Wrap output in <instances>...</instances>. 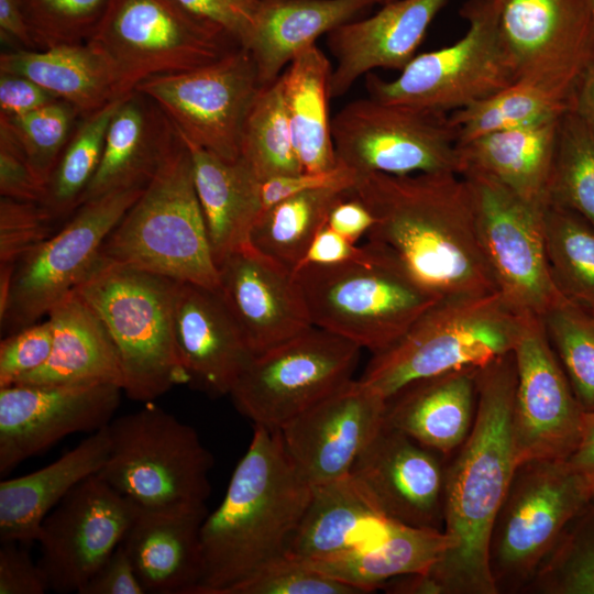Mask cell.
I'll return each mask as SVG.
<instances>
[{
	"label": "cell",
	"instance_id": "6da1fadb",
	"mask_svg": "<svg viewBox=\"0 0 594 594\" xmlns=\"http://www.w3.org/2000/svg\"><path fill=\"white\" fill-rule=\"evenodd\" d=\"M516 385L514 351L479 369L471 431L446 463L443 531L452 547L429 571L419 573L421 594H497L488 544L517 468Z\"/></svg>",
	"mask_w": 594,
	"mask_h": 594
},
{
	"label": "cell",
	"instance_id": "7a4b0ae2",
	"mask_svg": "<svg viewBox=\"0 0 594 594\" xmlns=\"http://www.w3.org/2000/svg\"><path fill=\"white\" fill-rule=\"evenodd\" d=\"M375 222L367 243L437 298L497 292L483 255L474 201L457 173L360 175L351 191Z\"/></svg>",
	"mask_w": 594,
	"mask_h": 594
},
{
	"label": "cell",
	"instance_id": "3957f363",
	"mask_svg": "<svg viewBox=\"0 0 594 594\" xmlns=\"http://www.w3.org/2000/svg\"><path fill=\"white\" fill-rule=\"evenodd\" d=\"M311 492L279 430L254 425L223 499L202 522V573L195 594H228L285 556Z\"/></svg>",
	"mask_w": 594,
	"mask_h": 594
},
{
	"label": "cell",
	"instance_id": "277c9868",
	"mask_svg": "<svg viewBox=\"0 0 594 594\" xmlns=\"http://www.w3.org/2000/svg\"><path fill=\"white\" fill-rule=\"evenodd\" d=\"M96 264L129 266L218 289L219 271L190 152L177 132L156 174L105 240Z\"/></svg>",
	"mask_w": 594,
	"mask_h": 594
},
{
	"label": "cell",
	"instance_id": "5b68a950",
	"mask_svg": "<svg viewBox=\"0 0 594 594\" xmlns=\"http://www.w3.org/2000/svg\"><path fill=\"white\" fill-rule=\"evenodd\" d=\"M529 317L498 292L439 299L359 380L387 399L413 381L484 366L514 351Z\"/></svg>",
	"mask_w": 594,
	"mask_h": 594
},
{
	"label": "cell",
	"instance_id": "8992f818",
	"mask_svg": "<svg viewBox=\"0 0 594 594\" xmlns=\"http://www.w3.org/2000/svg\"><path fill=\"white\" fill-rule=\"evenodd\" d=\"M177 284L129 266L96 264L75 288L105 324L120 361L123 393L133 400L151 403L187 383L173 329Z\"/></svg>",
	"mask_w": 594,
	"mask_h": 594
},
{
	"label": "cell",
	"instance_id": "52a82bcc",
	"mask_svg": "<svg viewBox=\"0 0 594 594\" xmlns=\"http://www.w3.org/2000/svg\"><path fill=\"white\" fill-rule=\"evenodd\" d=\"M369 245L373 255L366 261L309 265L293 273L312 326L374 354L397 341L439 298Z\"/></svg>",
	"mask_w": 594,
	"mask_h": 594
},
{
	"label": "cell",
	"instance_id": "ba28073f",
	"mask_svg": "<svg viewBox=\"0 0 594 594\" xmlns=\"http://www.w3.org/2000/svg\"><path fill=\"white\" fill-rule=\"evenodd\" d=\"M107 428L109 452L97 474L119 493L148 509L205 504L213 457L191 426L150 404Z\"/></svg>",
	"mask_w": 594,
	"mask_h": 594
},
{
	"label": "cell",
	"instance_id": "9c48e42d",
	"mask_svg": "<svg viewBox=\"0 0 594 594\" xmlns=\"http://www.w3.org/2000/svg\"><path fill=\"white\" fill-rule=\"evenodd\" d=\"M86 44L107 65L119 97L150 77L204 66L240 46L177 0H108Z\"/></svg>",
	"mask_w": 594,
	"mask_h": 594
},
{
	"label": "cell",
	"instance_id": "30bf717a",
	"mask_svg": "<svg viewBox=\"0 0 594 594\" xmlns=\"http://www.w3.org/2000/svg\"><path fill=\"white\" fill-rule=\"evenodd\" d=\"M591 496L566 460L517 465L495 518L488 568L497 594L524 593Z\"/></svg>",
	"mask_w": 594,
	"mask_h": 594
},
{
	"label": "cell",
	"instance_id": "8fae6325",
	"mask_svg": "<svg viewBox=\"0 0 594 594\" xmlns=\"http://www.w3.org/2000/svg\"><path fill=\"white\" fill-rule=\"evenodd\" d=\"M499 0H468L466 33L451 45L416 55L399 75L365 76L369 97L450 114L516 81L498 32Z\"/></svg>",
	"mask_w": 594,
	"mask_h": 594
},
{
	"label": "cell",
	"instance_id": "7c38bea8",
	"mask_svg": "<svg viewBox=\"0 0 594 594\" xmlns=\"http://www.w3.org/2000/svg\"><path fill=\"white\" fill-rule=\"evenodd\" d=\"M361 350L312 326L254 354L229 396L254 425L279 429L351 381Z\"/></svg>",
	"mask_w": 594,
	"mask_h": 594
},
{
	"label": "cell",
	"instance_id": "4fadbf2b",
	"mask_svg": "<svg viewBox=\"0 0 594 594\" xmlns=\"http://www.w3.org/2000/svg\"><path fill=\"white\" fill-rule=\"evenodd\" d=\"M338 162L370 173L460 174L457 131L449 114L360 98L331 118Z\"/></svg>",
	"mask_w": 594,
	"mask_h": 594
},
{
	"label": "cell",
	"instance_id": "5bb4252c",
	"mask_svg": "<svg viewBox=\"0 0 594 594\" xmlns=\"http://www.w3.org/2000/svg\"><path fill=\"white\" fill-rule=\"evenodd\" d=\"M144 188L84 201L61 229L18 261L0 308L4 336L37 322L91 273L105 240Z\"/></svg>",
	"mask_w": 594,
	"mask_h": 594
},
{
	"label": "cell",
	"instance_id": "9a60e30c",
	"mask_svg": "<svg viewBox=\"0 0 594 594\" xmlns=\"http://www.w3.org/2000/svg\"><path fill=\"white\" fill-rule=\"evenodd\" d=\"M471 188L480 245L497 292L518 312L542 317L566 299L547 258L543 212L496 179L462 174Z\"/></svg>",
	"mask_w": 594,
	"mask_h": 594
},
{
	"label": "cell",
	"instance_id": "2e32d148",
	"mask_svg": "<svg viewBox=\"0 0 594 594\" xmlns=\"http://www.w3.org/2000/svg\"><path fill=\"white\" fill-rule=\"evenodd\" d=\"M260 87L250 51L237 46L204 66L150 77L135 91L160 107L183 140L237 161L243 123Z\"/></svg>",
	"mask_w": 594,
	"mask_h": 594
},
{
	"label": "cell",
	"instance_id": "e0dca14e",
	"mask_svg": "<svg viewBox=\"0 0 594 594\" xmlns=\"http://www.w3.org/2000/svg\"><path fill=\"white\" fill-rule=\"evenodd\" d=\"M138 505L98 474L76 485L44 518L36 542L48 590L80 593L122 542Z\"/></svg>",
	"mask_w": 594,
	"mask_h": 594
},
{
	"label": "cell",
	"instance_id": "ac0fdd59",
	"mask_svg": "<svg viewBox=\"0 0 594 594\" xmlns=\"http://www.w3.org/2000/svg\"><path fill=\"white\" fill-rule=\"evenodd\" d=\"M498 32L516 81L574 95L594 58L590 0H499Z\"/></svg>",
	"mask_w": 594,
	"mask_h": 594
},
{
	"label": "cell",
	"instance_id": "d6986e66",
	"mask_svg": "<svg viewBox=\"0 0 594 594\" xmlns=\"http://www.w3.org/2000/svg\"><path fill=\"white\" fill-rule=\"evenodd\" d=\"M514 354L517 367L513 409L516 463L566 460L581 439L585 411L572 391L540 317L528 318Z\"/></svg>",
	"mask_w": 594,
	"mask_h": 594
},
{
	"label": "cell",
	"instance_id": "ffe728a7",
	"mask_svg": "<svg viewBox=\"0 0 594 594\" xmlns=\"http://www.w3.org/2000/svg\"><path fill=\"white\" fill-rule=\"evenodd\" d=\"M122 393L109 383L0 387V475L69 435L108 426Z\"/></svg>",
	"mask_w": 594,
	"mask_h": 594
},
{
	"label": "cell",
	"instance_id": "44dd1931",
	"mask_svg": "<svg viewBox=\"0 0 594 594\" xmlns=\"http://www.w3.org/2000/svg\"><path fill=\"white\" fill-rule=\"evenodd\" d=\"M446 458L384 422L349 475L387 519L443 530Z\"/></svg>",
	"mask_w": 594,
	"mask_h": 594
},
{
	"label": "cell",
	"instance_id": "7402d4cb",
	"mask_svg": "<svg viewBox=\"0 0 594 594\" xmlns=\"http://www.w3.org/2000/svg\"><path fill=\"white\" fill-rule=\"evenodd\" d=\"M386 399L351 380L278 430L304 479L320 485L346 476L384 425Z\"/></svg>",
	"mask_w": 594,
	"mask_h": 594
},
{
	"label": "cell",
	"instance_id": "603a6c76",
	"mask_svg": "<svg viewBox=\"0 0 594 594\" xmlns=\"http://www.w3.org/2000/svg\"><path fill=\"white\" fill-rule=\"evenodd\" d=\"M218 271L217 290L253 354L312 327L294 273L252 244L224 257Z\"/></svg>",
	"mask_w": 594,
	"mask_h": 594
},
{
	"label": "cell",
	"instance_id": "cb8c5ba5",
	"mask_svg": "<svg viewBox=\"0 0 594 594\" xmlns=\"http://www.w3.org/2000/svg\"><path fill=\"white\" fill-rule=\"evenodd\" d=\"M173 329L187 383L229 395L254 354L218 290L178 282Z\"/></svg>",
	"mask_w": 594,
	"mask_h": 594
},
{
	"label": "cell",
	"instance_id": "d4e9b609",
	"mask_svg": "<svg viewBox=\"0 0 594 594\" xmlns=\"http://www.w3.org/2000/svg\"><path fill=\"white\" fill-rule=\"evenodd\" d=\"M446 1L396 0L327 34L334 57L331 98L344 96L359 78L374 69L402 70L416 56Z\"/></svg>",
	"mask_w": 594,
	"mask_h": 594
},
{
	"label": "cell",
	"instance_id": "484cf974",
	"mask_svg": "<svg viewBox=\"0 0 594 594\" xmlns=\"http://www.w3.org/2000/svg\"><path fill=\"white\" fill-rule=\"evenodd\" d=\"M206 505L138 506L122 540L146 593L195 594L202 573L200 530Z\"/></svg>",
	"mask_w": 594,
	"mask_h": 594
},
{
	"label": "cell",
	"instance_id": "4316f807",
	"mask_svg": "<svg viewBox=\"0 0 594 594\" xmlns=\"http://www.w3.org/2000/svg\"><path fill=\"white\" fill-rule=\"evenodd\" d=\"M479 369L463 367L406 384L386 399L384 422L450 457L474 421Z\"/></svg>",
	"mask_w": 594,
	"mask_h": 594
},
{
	"label": "cell",
	"instance_id": "83f0119b",
	"mask_svg": "<svg viewBox=\"0 0 594 594\" xmlns=\"http://www.w3.org/2000/svg\"><path fill=\"white\" fill-rule=\"evenodd\" d=\"M176 131L145 95L132 91L116 109L106 133L99 166L82 201L132 187H145L167 156Z\"/></svg>",
	"mask_w": 594,
	"mask_h": 594
},
{
	"label": "cell",
	"instance_id": "f1b7e54d",
	"mask_svg": "<svg viewBox=\"0 0 594 594\" xmlns=\"http://www.w3.org/2000/svg\"><path fill=\"white\" fill-rule=\"evenodd\" d=\"M108 452L106 426L46 466L1 481V542L36 541L44 518L76 485L101 470Z\"/></svg>",
	"mask_w": 594,
	"mask_h": 594
},
{
	"label": "cell",
	"instance_id": "f546056e",
	"mask_svg": "<svg viewBox=\"0 0 594 594\" xmlns=\"http://www.w3.org/2000/svg\"><path fill=\"white\" fill-rule=\"evenodd\" d=\"M394 522L378 512L348 474L312 486L286 554L308 561L367 548L382 540Z\"/></svg>",
	"mask_w": 594,
	"mask_h": 594
},
{
	"label": "cell",
	"instance_id": "4dcf8cb0",
	"mask_svg": "<svg viewBox=\"0 0 594 594\" xmlns=\"http://www.w3.org/2000/svg\"><path fill=\"white\" fill-rule=\"evenodd\" d=\"M47 317L53 329L51 354L44 365L15 384L109 383L122 388L114 344L98 315L75 289Z\"/></svg>",
	"mask_w": 594,
	"mask_h": 594
},
{
	"label": "cell",
	"instance_id": "1f68e13d",
	"mask_svg": "<svg viewBox=\"0 0 594 594\" xmlns=\"http://www.w3.org/2000/svg\"><path fill=\"white\" fill-rule=\"evenodd\" d=\"M183 141L190 152L194 183L218 266L229 254L252 244L251 233L262 213L261 182L242 160H224Z\"/></svg>",
	"mask_w": 594,
	"mask_h": 594
},
{
	"label": "cell",
	"instance_id": "d6a6232c",
	"mask_svg": "<svg viewBox=\"0 0 594 594\" xmlns=\"http://www.w3.org/2000/svg\"><path fill=\"white\" fill-rule=\"evenodd\" d=\"M377 4L375 0H266L245 48L261 86L276 80L293 58L342 24Z\"/></svg>",
	"mask_w": 594,
	"mask_h": 594
},
{
	"label": "cell",
	"instance_id": "836d02e7",
	"mask_svg": "<svg viewBox=\"0 0 594 594\" xmlns=\"http://www.w3.org/2000/svg\"><path fill=\"white\" fill-rule=\"evenodd\" d=\"M559 122L493 132L459 143L460 175L485 174L522 199L547 205Z\"/></svg>",
	"mask_w": 594,
	"mask_h": 594
},
{
	"label": "cell",
	"instance_id": "e575fe53",
	"mask_svg": "<svg viewBox=\"0 0 594 594\" xmlns=\"http://www.w3.org/2000/svg\"><path fill=\"white\" fill-rule=\"evenodd\" d=\"M451 547L443 530L394 522L382 540L367 548L300 561L365 594L395 578L429 571Z\"/></svg>",
	"mask_w": 594,
	"mask_h": 594
},
{
	"label": "cell",
	"instance_id": "d590c367",
	"mask_svg": "<svg viewBox=\"0 0 594 594\" xmlns=\"http://www.w3.org/2000/svg\"><path fill=\"white\" fill-rule=\"evenodd\" d=\"M0 73L26 77L81 118L119 98L107 65L86 43L2 52Z\"/></svg>",
	"mask_w": 594,
	"mask_h": 594
},
{
	"label": "cell",
	"instance_id": "8d00e7d4",
	"mask_svg": "<svg viewBox=\"0 0 594 594\" xmlns=\"http://www.w3.org/2000/svg\"><path fill=\"white\" fill-rule=\"evenodd\" d=\"M332 68L314 44L300 51L280 74L293 139L305 172H323L338 164L329 114Z\"/></svg>",
	"mask_w": 594,
	"mask_h": 594
},
{
	"label": "cell",
	"instance_id": "74e56055",
	"mask_svg": "<svg viewBox=\"0 0 594 594\" xmlns=\"http://www.w3.org/2000/svg\"><path fill=\"white\" fill-rule=\"evenodd\" d=\"M573 95L544 84L518 80L498 92L449 114L458 144L493 132L560 120Z\"/></svg>",
	"mask_w": 594,
	"mask_h": 594
},
{
	"label": "cell",
	"instance_id": "f35d334b",
	"mask_svg": "<svg viewBox=\"0 0 594 594\" xmlns=\"http://www.w3.org/2000/svg\"><path fill=\"white\" fill-rule=\"evenodd\" d=\"M351 190L333 188L288 197L261 213L252 233V245L294 272L318 231L327 223L333 205Z\"/></svg>",
	"mask_w": 594,
	"mask_h": 594
},
{
	"label": "cell",
	"instance_id": "ab89813d",
	"mask_svg": "<svg viewBox=\"0 0 594 594\" xmlns=\"http://www.w3.org/2000/svg\"><path fill=\"white\" fill-rule=\"evenodd\" d=\"M239 158L260 182L304 172L293 139L280 76L261 86L254 97L243 123Z\"/></svg>",
	"mask_w": 594,
	"mask_h": 594
},
{
	"label": "cell",
	"instance_id": "60d3db41",
	"mask_svg": "<svg viewBox=\"0 0 594 594\" xmlns=\"http://www.w3.org/2000/svg\"><path fill=\"white\" fill-rule=\"evenodd\" d=\"M547 258L559 290L594 309V228L576 212L548 204L543 212Z\"/></svg>",
	"mask_w": 594,
	"mask_h": 594
},
{
	"label": "cell",
	"instance_id": "b9f144b4",
	"mask_svg": "<svg viewBox=\"0 0 594 594\" xmlns=\"http://www.w3.org/2000/svg\"><path fill=\"white\" fill-rule=\"evenodd\" d=\"M123 97L82 118L67 142L40 202L55 220L74 213L81 205L99 166L109 122Z\"/></svg>",
	"mask_w": 594,
	"mask_h": 594
},
{
	"label": "cell",
	"instance_id": "7bdbcfd3",
	"mask_svg": "<svg viewBox=\"0 0 594 594\" xmlns=\"http://www.w3.org/2000/svg\"><path fill=\"white\" fill-rule=\"evenodd\" d=\"M548 204L576 212L594 228V132L571 109L559 122Z\"/></svg>",
	"mask_w": 594,
	"mask_h": 594
},
{
	"label": "cell",
	"instance_id": "ee69618b",
	"mask_svg": "<svg viewBox=\"0 0 594 594\" xmlns=\"http://www.w3.org/2000/svg\"><path fill=\"white\" fill-rule=\"evenodd\" d=\"M541 320L580 406L594 411V316L566 298Z\"/></svg>",
	"mask_w": 594,
	"mask_h": 594
},
{
	"label": "cell",
	"instance_id": "f6af8a7d",
	"mask_svg": "<svg viewBox=\"0 0 594 594\" xmlns=\"http://www.w3.org/2000/svg\"><path fill=\"white\" fill-rule=\"evenodd\" d=\"M526 593L594 594V498L571 521Z\"/></svg>",
	"mask_w": 594,
	"mask_h": 594
},
{
	"label": "cell",
	"instance_id": "bcb514c9",
	"mask_svg": "<svg viewBox=\"0 0 594 594\" xmlns=\"http://www.w3.org/2000/svg\"><path fill=\"white\" fill-rule=\"evenodd\" d=\"M77 116L79 112L70 103L57 99L23 116L0 117V127L18 142L46 185L74 132Z\"/></svg>",
	"mask_w": 594,
	"mask_h": 594
},
{
	"label": "cell",
	"instance_id": "7dc6e473",
	"mask_svg": "<svg viewBox=\"0 0 594 594\" xmlns=\"http://www.w3.org/2000/svg\"><path fill=\"white\" fill-rule=\"evenodd\" d=\"M108 0H20L36 48L86 43Z\"/></svg>",
	"mask_w": 594,
	"mask_h": 594
},
{
	"label": "cell",
	"instance_id": "c3c4849f",
	"mask_svg": "<svg viewBox=\"0 0 594 594\" xmlns=\"http://www.w3.org/2000/svg\"><path fill=\"white\" fill-rule=\"evenodd\" d=\"M228 594H364L287 554L233 586Z\"/></svg>",
	"mask_w": 594,
	"mask_h": 594
},
{
	"label": "cell",
	"instance_id": "681fc988",
	"mask_svg": "<svg viewBox=\"0 0 594 594\" xmlns=\"http://www.w3.org/2000/svg\"><path fill=\"white\" fill-rule=\"evenodd\" d=\"M51 213L35 201L0 199V265H15L26 253L50 238Z\"/></svg>",
	"mask_w": 594,
	"mask_h": 594
},
{
	"label": "cell",
	"instance_id": "f907efd6",
	"mask_svg": "<svg viewBox=\"0 0 594 594\" xmlns=\"http://www.w3.org/2000/svg\"><path fill=\"white\" fill-rule=\"evenodd\" d=\"M53 329L47 319L6 336L0 343V387L18 383L47 361Z\"/></svg>",
	"mask_w": 594,
	"mask_h": 594
},
{
	"label": "cell",
	"instance_id": "816d5d0a",
	"mask_svg": "<svg viewBox=\"0 0 594 594\" xmlns=\"http://www.w3.org/2000/svg\"><path fill=\"white\" fill-rule=\"evenodd\" d=\"M358 179L359 175L353 169L338 162L328 170H304L263 180L260 185L262 213L279 201L305 191L327 188L352 190Z\"/></svg>",
	"mask_w": 594,
	"mask_h": 594
},
{
	"label": "cell",
	"instance_id": "f5cc1de1",
	"mask_svg": "<svg viewBox=\"0 0 594 594\" xmlns=\"http://www.w3.org/2000/svg\"><path fill=\"white\" fill-rule=\"evenodd\" d=\"M45 183L37 176L13 136L0 127V195L42 202Z\"/></svg>",
	"mask_w": 594,
	"mask_h": 594
},
{
	"label": "cell",
	"instance_id": "db71d44e",
	"mask_svg": "<svg viewBox=\"0 0 594 594\" xmlns=\"http://www.w3.org/2000/svg\"><path fill=\"white\" fill-rule=\"evenodd\" d=\"M200 18L222 29L238 45L246 47L257 14L266 0H177Z\"/></svg>",
	"mask_w": 594,
	"mask_h": 594
},
{
	"label": "cell",
	"instance_id": "11a10c76",
	"mask_svg": "<svg viewBox=\"0 0 594 594\" xmlns=\"http://www.w3.org/2000/svg\"><path fill=\"white\" fill-rule=\"evenodd\" d=\"M25 544L1 542L0 594H43L48 590L45 576Z\"/></svg>",
	"mask_w": 594,
	"mask_h": 594
},
{
	"label": "cell",
	"instance_id": "9f6ffc18",
	"mask_svg": "<svg viewBox=\"0 0 594 594\" xmlns=\"http://www.w3.org/2000/svg\"><path fill=\"white\" fill-rule=\"evenodd\" d=\"M79 594H146L122 542L96 570Z\"/></svg>",
	"mask_w": 594,
	"mask_h": 594
},
{
	"label": "cell",
	"instance_id": "6f0895ef",
	"mask_svg": "<svg viewBox=\"0 0 594 594\" xmlns=\"http://www.w3.org/2000/svg\"><path fill=\"white\" fill-rule=\"evenodd\" d=\"M372 255L373 250L367 243L359 245L356 242L336 232L326 223L315 235L296 270L309 265L329 266L363 262L371 258Z\"/></svg>",
	"mask_w": 594,
	"mask_h": 594
},
{
	"label": "cell",
	"instance_id": "680465c9",
	"mask_svg": "<svg viewBox=\"0 0 594 594\" xmlns=\"http://www.w3.org/2000/svg\"><path fill=\"white\" fill-rule=\"evenodd\" d=\"M55 100L56 97L26 77L0 73V117L23 116Z\"/></svg>",
	"mask_w": 594,
	"mask_h": 594
},
{
	"label": "cell",
	"instance_id": "91938a15",
	"mask_svg": "<svg viewBox=\"0 0 594 594\" xmlns=\"http://www.w3.org/2000/svg\"><path fill=\"white\" fill-rule=\"evenodd\" d=\"M374 222L370 209L352 193L333 205L327 219L328 227L356 243L362 237H366Z\"/></svg>",
	"mask_w": 594,
	"mask_h": 594
},
{
	"label": "cell",
	"instance_id": "94428289",
	"mask_svg": "<svg viewBox=\"0 0 594 594\" xmlns=\"http://www.w3.org/2000/svg\"><path fill=\"white\" fill-rule=\"evenodd\" d=\"M583 481L591 499L594 498V411H585L581 439L573 453L566 459Z\"/></svg>",
	"mask_w": 594,
	"mask_h": 594
},
{
	"label": "cell",
	"instance_id": "6125c7cd",
	"mask_svg": "<svg viewBox=\"0 0 594 594\" xmlns=\"http://www.w3.org/2000/svg\"><path fill=\"white\" fill-rule=\"evenodd\" d=\"M0 36L20 48H36L26 24L20 0H0Z\"/></svg>",
	"mask_w": 594,
	"mask_h": 594
},
{
	"label": "cell",
	"instance_id": "be15d7a7",
	"mask_svg": "<svg viewBox=\"0 0 594 594\" xmlns=\"http://www.w3.org/2000/svg\"><path fill=\"white\" fill-rule=\"evenodd\" d=\"M571 110L579 114L594 132V58L574 90Z\"/></svg>",
	"mask_w": 594,
	"mask_h": 594
},
{
	"label": "cell",
	"instance_id": "e7e4bbea",
	"mask_svg": "<svg viewBox=\"0 0 594 594\" xmlns=\"http://www.w3.org/2000/svg\"><path fill=\"white\" fill-rule=\"evenodd\" d=\"M375 1H376L377 4L384 6V4L394 2V1H396V0H375Z\"/></svg>",
	"mask_w": 594,
	"mask_h": 594
},
{
	"label": "cell",
	"instance_id": "03108f58",
	"mask_svg": "<svg viewBox=\"0 0 594 594\" xmlns=\"http://www.w3.org/2000/svg\"><path fill=\"white\" fill-rule=\"evenodd\" d=\"M590 4H591L593 20H594V0H590Z\"/></svg>",
	"mask_w": 594,
	"mask_h": 594
},
{
	"label": "cell",
	"instance_id": "003e7915",
	"mask_svg": "<svg viewBox=\"0 0 594 594\" xmlns=\"http://www.w3.org/2000/svg\"><path fill=\"white\" fill-rule=\"evenodd\" d=\"M592 312V315L594 316V309L593 310H590Z\"/></svg>",
	"mask_w": 594,
	"mask_h": 594
}]
</instances>
